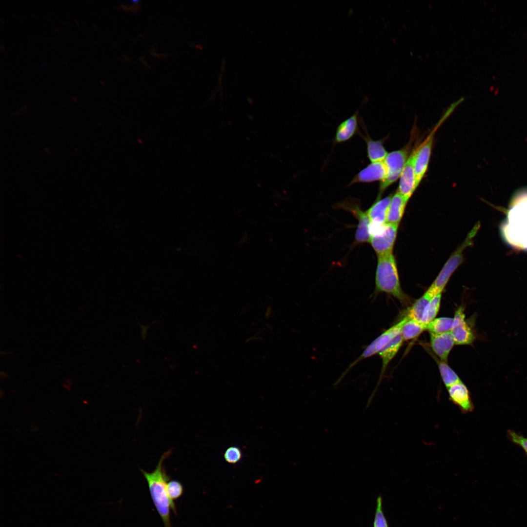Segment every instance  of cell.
<instances>
[{"label":"cell","instance_id":"obj_26","mask_svg":"<svg viewBox=\"0 0 527 527\" xmlns=\"http://www.w3.org/2000/svg\"><path fill=\"white\" fill-rule=\"evenodd\" d=\"M167 492L170 500H174L180 498L183 493L182 485L177 480H169L167 484Z\"/></svg>","mask_w":527,"mask_h":527},{"label":"cell","instance_id":"obj_1","mask_svg":"<svg viewBox=\"0 0 527 527\" xmlns=\"http://www.w3.org/2000/svg\"><path fill=\"white\" fill-rule=\"evenodd\" d=\"M171 453V449L164 452L161 456L155 469L152 472L140 469L147 483L152 500L164 527H172L170 509L177 514L175 504L170 500L167 492V484L170 480V477L164 466V461Z\"/></svg>","mask_w":527,"mask_h":527},{"label":"cell","instance_id":"obj_19","mask_svg":"<svg viewBox=\"0 0 527 527\" xmlns=\"http://www.w3.org/2000/svg\"><path fill=\"white\" fill-rule=\"evenodd\" d=\"M363 137L366 142L367 157L370 162L384 161L388 154L383 145L384 141L373 140L367 134Z\"/></svg>","mask_w":527,"mask_h":527},{"label":"cell","instance_id":"obj_13","mask_svg":"<svg viewBox=\"0 0 527 527\" xmlns=\"http://www.w3.org/2000/svg\"><path fill=\"white\" fill-rule=\"evenodd\" d=\"M392 195H390L376 201L366 211L370 221V231L386 223L388 207Z\"/></svg>","mask_w":527,"mask_h":527},{"label":"cell","instance_id":"obj_6","mask_svg":"<svg viewBox=\"0 0 527 527\" xmlns=\"http://www.w3.org/2000/svg\"><path fill=\"white\" fill-rule=\"evenodd\" d=\"M471 234V233L468 235L465 241L449 257L437 278L427 290L432 296H435L442 293L451 275L462 262L463 253L470 243Z\"/></svg>","mask_w":527,"mask_h":527},{"label":"cell","instance_id":"obj_27","mask_svg":"<svg viewBox=\"0 0 527 527\" xmlns=\"http://www.w3.org/2000/svg\"><path fill=\"white\" fill-rule=\"evenodd\" d=\"M223 457L228 463L235 464L238 463L242 458V451L237 446H230L226 449Z\"/></svg>","mask_w":527,"mask_h":527},{"label":"cell","instance_id":"obj_25","mask_svg":"<svg viewBox=\"0 0 527 527\" xmlns=\"http://www.w3.org/2000/svg\"><path fill=\"white\" fill-rule=\"evenodd\" d=\"M383 500L381 496L376 499V508L373 527H388L383 508Z\"/></svg>","mask_w":527,"mask_h":527},{"label":"cell","instance_id":"obj_4","mask_svg":"<svg viewBox=\"0 0 527 527\" xmlns=\"http://www.w3.org/2000/svg\"><path fill=\"white\" fill-rule=\"evenodd\" d=\"M455 107L450 105L426 139L415 149L412 153L414 156V166L418 186L425 176L428 169L434 138L437 129L454 110Z\"/></svg>","mask_w":527,"mask_h":527},{"label":"cell","instance_id":"obj_10","mask_svg":"<svg viewBox=\"0 0 527 527\" xmlns=\"http://www.w3.org/2000/svg\"><path fill=\"white\" fill-rule=\"evenodd\" d=\"M399 179L398 191L408 201L418 187L412 152L409 155Z\"/></svg>","mask_w":527,"mask_h":527},{"label":"cell","instance_id":"obj_20","mask_svg":"<svg viewBox=\"0 0 527 527\" xmlns=\"http://www.w3.org/2000/svg\"><path fill=\"white\" fill-rule=\"evenodd\" d=\"M427 290L418 300L415 301L408 309L406 315L408 319L422 322L426 307L433 297Z\"/></svg>","mask_w":527,"mask_h":527},{"label":"cell","instance_id":"obj_23","mask_svg":"<svg viewBox=\"0 0 527 527\" xmlns=\"http://www.w3.org/2000/svg\"><path fill=\"white\" fill-rule=\"evenodd\" d=\"M453 319L449 317L436 318L427 325L426 330L429 333L441 334L450 332L452 328Z\"/></svg>","mask_w":527,"mask_h":527},{"label":"cell","instance_id":"obj_24","mask_svg":"<svg viewBox=\"0 0 527 527\" xmlns=\"http://www.w3.org/2000/svg\"><path fill=\"white\" fill-rule=\"evenodd\" d=\"M442 293L434 296L427 305L422 320V323L427 325L436 318L440 307Z\"/></svg>","mask_w":527,"mask_h":527},{"label":"cell","instance_id":"obj_8","mask_svg":"<svg viewBox=\"0 0 527 527\" xmlns=\"http://www.w3.org/2000/svg\"><path fill=\"white\" fill-rule=\"evenodd\" d=\"M399 224L385 223L370 235V243L377 256L392 253Z\"/></svg>","mask_w":527,"mask_h":527},{"label":"cell","instance_id":"obj_3","mask_svg":"<svg viewBox=\"0 0 527 527\" xmlns=\"http://www.w3.org/2000/svg\"><path fill=\"white\" fill-rule=\"evenodd\" d=\"M377 257L375 293H385L396 298L404 305H408L410 300L401 288L392 253Z\"/></svg>","mask_w":527,"mask_h":527},{"label":"cell","instance_id":"obj_14","mask_svg":"<svg viewBox=\"0 0 527 527\" xmlns=\"http://www.w3.org/2000/svg\"><path fill=\"white\" fill-rule=\"evenodd\" d=\"M430 334V344L434 353L440 360L447 362L448 355L455 342L450 332L441 334Z\"/></svg>","mask_w":527,"mask_h":527},{"label":"cell","instance_id":"obj_12","mask_svg":"<svg viewBox=\"0 0 527 527\" xmlns=\"http://www.w3.org/2000/svg\"><path fill=\"white\" fill-rule=\"evenodd\" d=\"M386 170L384 161L371 162L354 176L349 185L356 183H369L384 180Z\"/></svg>","mask_w":527,"mask_h":527},{"label":"cell","instance_id":"obj_11","mask_svg":"<svg viewBox=\"0 0 527 527\" xmlns=\"http://www.w3.org/2000/svg\"><path fill=\"white\" fill-rule=\"evenodd\" d=\"M447 389L449 400L458 406L462 413L473 410L474 406L468 389L462 381L449 386Z\"/></svg>","mask_w":527,"mask_h":527},{"label":"cell","instance_id":"obj_21","mask_svg":"<svg viewBox=\"0 0 527 527\" xmlns=\"http://www.w3.org/2000/svg\"><path fill=\"white\" fill-rule=\"evenodd\" d=\"M427 325L414 320L408 319L402 326L401 335L404 341L418 337L426 330Z\"/></svg>","mask_w":527,"mask_h":527},{"label":"cell","instance_id":"obj_5","mask_svg":"<svg viewBox=\"0 0 527 527\" xmlns=\"http://www.w3.org/2000/svg\"><path fill=\"white\" fill-rule=\"evenodd\" d=\"M408 156L407 148L395 150L387 154L384 161L386 174L384 180L380 182L378 199L387 188L400 178L409 157Z\"/></svg>","mask_w":527,"mask_h":527},{"label":"cell","instance_id":"obj_7","mask_svg":"<svg viewBox=\"0 0 527 527\" xmlns=\"http://www.w3.org/2000/svg\"><path fill=\"white\" fill-rule=\"evenodd\" d=\"M408 319L405 316L376 337L365 348L359 357L350 365L344 374L345 375L347 371L361 361L377 354L385 346L401 333L403 325Z\"/></svg>","mask_w":527,"mask_h":527},{"label":"cell","instance_id":"obj_22","mask_svg":"<svg viewBox=\"0 0 527 527\" xmlns=\"http://www.w3.org/2000/svg\"><path fill=\"white\" fill-rule=\"evenodd\" d=\"M436 362L442 379L446 388L462 382L458 375L447 364V362L441 360H436Z\"/></svg>","mask_w":527,"mask_h":527},{"label":"cell","instance_id":"obj_18","mask_svg":"<svg viewBox=\"0 0 527 527\" xmlns=\"http://www.w3.org/2000/svg\"><path fill=\"white\" fill-rule=\"evenodd\" d=\"M404 341L401 333L385 346L377 354L381 359L382 366L380 379L383 376L389 363L398 352Z\"/></svg>","mask_w":527,"mask_h":527},{"label":"cell","instance_id":"obj_9","mask_svg":"<svg viewBox=\"0 0 527 527\" xmlns=\"http://www.w3.org/2000/svg\"><path fill=\"white\" fill-rule=\"evenodd\" d=\"M453 319V326L450 332L455 345H471L476 340V335L465 320L464 307L461 306L456 310Z\"/></svg>","mask_w":527,"mask_h":527},{"label":"cell","instance_id":"obj_28","mask_svg":"<svg viewBox=\"0 0 527 527\" xmlns=\"http://www.w3.org/2000/svg\"><path fill=\"white\" fill-rule=\"evenodd\" d=\"M508 434L512 442L519 445L527 453V439L512 431H509Z\"/></svg>","mask_w":527,"mask_h":527},{"label":"cell","instance_id":"obj_2","mask_svg":"<svg viewBox=\"0 0 527 527\" xmlns=\"http://www.w3.org/2000/svg\"><path fill=\"white\" fill-rule=\"evenodd\" d=\"M503 234L511 244L527 249V187L513 195Z\"/></svg>","mask_w":527,"mask_h":527},{"label":"cell","instance_id":"obj_16","mask_svg":"<svg viewBox=\"0 0 527 527\" xmlns=\"http://www.w3.org/2000/svg\"><path fill=\"white\" fill-rule=\"evenodd\" d=\"M407 201L398 191L392 195L387 211L386 223L399 224Z\"/></svg>","mask_w":527,"mask_h":527},{"label":"cell","instance_id":"obj_15","mask_svg":"<svg viewBox=\"0 0 527 527\" xmlns=\"http://www.w3.org/2000/svg\"><path fill=\"white\" fill-rule=\"evenodd\" d=\"M347 210L350 211L357 218L358 224L355 233V240L358 243L369 242L370 240V221L365 212L356 204L345 205Z\"/></svg>","mask_w":527,"mask_h":527},{"label":"cell","instance_id":"obj_17","mask_svg":"<svg viewBox=\"0 0 527 527\" xmlns=\"http://www.w3.org/2000/svg\"><path fill=\"white\" fill-rule=\"evenodd\" d=\"M358 111H357L338 125L335 137V142L347 141L354 136L358 128Z\"/></svg>","mask_w":527,"mask_h":527}]
</instances>
